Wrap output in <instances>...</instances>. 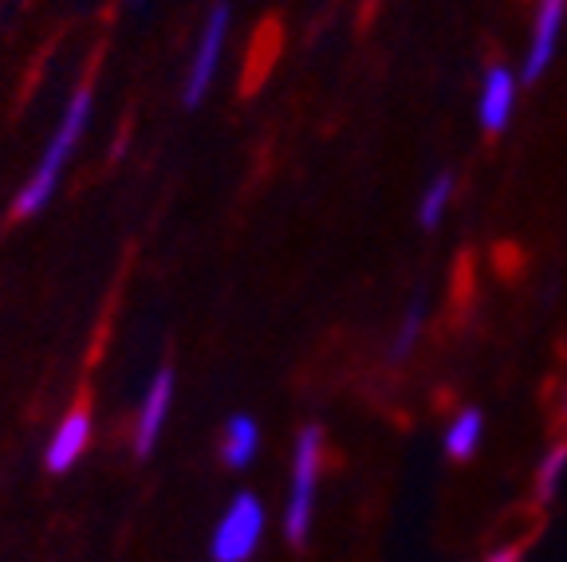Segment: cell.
I'll return each instance as SVG.
<instances>
[{"mask_svg":"<svg viewBox=\"0 0 567 562\" xmlns=\"http://www.w3.org/2000/svg\"><path fill=\"white\" fill-rule=\"evenodd\" d=\"M450 197H453V174H437L434 181L425 185L422 201H417V220H422V229H434L437 220L445 217Z\"/></svg>","mask_w":567,"mask_h":562,"instance_id":"cell-11","label":"cell"},{"mask_svg":"<svg viewBox=\"0 0 567 562\" xmlns=\"http://www.w3.org/2000/svg\"><path fill=\"white\" fill-rule=\"evenodd\" d=\"M260 539H265V503L260 496L240 492L217 519L209 539V559L213 562H248L257 554Z\"/></svg>","mask_w":567,"mask_h":562,"instance_id":"cell-3","label":"cell"},{"mask_svg":"<svg viewBox=\"0 0 567 562\" xmlns=\"http://www.w3.org/2000/svg\"><path fill=\"white\" fill-rule=\"evenodd\" d=\"M520 547H505V551H493L488 554V562H520Z\"/></svg>","mask_w":567,"mask_h":562,"instance_id":"cell-14","label":"cell"},{"mask_svg":"<svg viewBox=\"0 0 567 562\" xmlns=\"http://www.w3.org/2000/svg\"><path fill=\"white\" fill-rule=\"evenodd\" d=\"M422 323H425V299H414L406 311V319H402L399 334H394V346H390V362H402L410 358V351H414L417 334H422Z\"/></svg>","mask_w":567,"mask_h":562,"instance_id":"cell-13","label":"cell"},{"mask_svg":"<svg viewBox=\"0 0 567 562\" xmlns=\"http://www.w3.org/2000/svg\"><path fill=\"white\" fill-rule=\"evenodd\" d=\"M513 106H516V75L508 67H493L485 75V87H481V103H477L481 126L488 134L505 131L508 118H513Z\"/></svg>","mask_w":567,"mask_h":562,"instance_id":"cell-8","label":"cell"},{"mask_svg":"<svg viewBox=\"0 0 567 562\" xmlns=\"http://www.w3.org/2000/svg\"><path fill=\"white\" fill-rule=\"evenodd\" d=\"M91 111H95L91 87H80L75 95L68 98L60 126H55L52 142H48V149H44V158L35 162V169L28 174V181L20 185L17 205H12V212H17V217H35V212L48 209V201H52L55 189H60V181H63V169L71 166V158H75V149H80L83 134H87Z\"/></svg>","mask_w":567,"mask_h":562,"instance_id":"cell-1","label":"cell"},{"mask_svg":"<svg viewBox=\"0 0 567 562\" xmlns=\"http://www.w3.org/2000/svg\"><path fill=\"white\" fill-rule=\"evenodd\" d=\"M564 417H567V389H564Z\"/></svg>","mask_w":567,"mask_h":562,"instance_id":"cell-16","label":"cell"},{"mask_svg":"<svg viewBox=\"0 0 567 562\" xmlns=\"http://www.w3.org/2000/svg\"><path fill=\"white\" fill-rule=\"evenodd\" d=\"M169 409H174V374L158 370L138 405V417H134V452H138V457H151L154 448H158L162 429H166V422H169Z\"/></svg>","mask_w":567,"mask_h":562,"instance_id":"cell-5","label":"cell"},{"mask_svg":"<svg viewBox=\"0 0 567 562\" xmlns=\"http://www.w3.org/2000/svg\"><path fill=\"white\" fill-rule=\"evenodd\" d=\"M87 445H91V414H87V409H71V414L63 417L60 425H55L52 440H48V448H44V468L52 476L71 472V468H75L83 460Z\"/></svg>","mask_w":567,"mask_h":562,"instance_id":"cell-6","label":"cell"},{"mask_svg":"<svg viewBox=\"0 0 567 562\" xmlns=\"http://www.w3.org/2000/svg\"><path fill=\"white\" fill-rule=\"evenodd\" d=\"M481 433H485L481 409H465V414H457V422L450 425V433H445V452H450L453 460H470L481 445Z\"/></svg>","mask_w":567,"mask_h":562,"instance_id":"cell-10","label":"cell"},{"mask_svg":"<svg viewBox=\"0 0 567 562\" xmlns=\"http://www.w3.org/2000/svg\"><path fill=\"white\" fill-rule=\"evenodd\" d=\"M564 472H567V440H559V445L548 448V457H544L540 468H536V500L548 503L551 496H556Z\"/></svg>","mask_w":567,"mask_h":562,"instance_id":"cell-12","label":"cell"},{"mask_svg":"<svg viewBox=\"0 0 567 562\" xmlns=\"http://www.w3.org/2000/svg\"><path fill=\"white\" fill-rule=\"evenodd\" d=\"M319 472H323V429L308 425V429L300 433V440H296L292 488H288V503H284V535L292 539V543H303L311 531Z\"/></svg>","mask_w":567,"mask_h":562,"instance_id":"cell-2","label":"cell"},{"mask_svg":"<svg viewBox=\"0 0 567 562\" xmlns=\"http://www.w3.org/2000/svg\"><path fill=\"white\" fill-rule=\"evenodd\" d=\"M126 4H131V9H146V0H126Z\"/></svg>","mask_w":567,"mask_h":562,"instance_id":"cell-15","label":"cell"},{"mask_svg":"<svg viewBox=\"0 0 567 562\" xmlns=\"http://www.w3.org/2000/svg\"><path fill=\"white\" fill-rule=\"evenodd\" d=\"M229 24H233V12L225 0H217L209 9L202 24V35H197L194 55H189V71H186V83H182V103L186 106H202V98L209 95L213 80H217V67H221V55H225V40H229Z\"/></svg>","mask_w":567,"mask_h":562,"instance_id":"cell-4","label":"cell"},{"mask_svg":"<svg viewBox=\"0 0 567 562\" xmlns=\"http://www.w3.org/2000/svg\"><path fill=\"white\" fill-rule=\"evenodd\" d=\"M257 452H260V425L248 414L229 417L225 429H221V460L225 465L240 472V468H248L252 460H257Z\"/></svg>","mask_w":567,"mask_h":562,"instance_id":"cell-9","label":"cell"},{"mask_svg":"<svg viewBox=\"0 0 567 562\" xmlns=\"http://www.w3.org/2000/svg\"><path fill=\"white\" fill-rule=\"evenodd\" d=\"M564 12H567V0H540V12H536V28H532V48L524 55V83H536L544 75V67L551 63L556 55V40H559V28H564Z\"/></svg>","mask_w":567,"mask_h":562,"instance_id":"cell-7","label":"cell"}]
</instances>
